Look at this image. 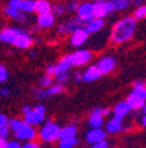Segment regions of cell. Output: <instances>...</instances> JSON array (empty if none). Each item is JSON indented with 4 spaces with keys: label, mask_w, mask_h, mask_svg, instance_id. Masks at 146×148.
<instances>
[{
    "label": "cell",
    "mask_w": 146,
    "mask_h": 148,
    "mask_svg": "<svg viewBox=\"0 0 146 148\" xmlns=\"http://www.w3.org/2000/svg\"><path fill=\"white\" fill-rule=\"evenodd\" d=\"M137 29V20L133 16H125L116 21L111 32V42L115 45H120L129 41L136 33Z\"/></svg>",
    "instance_id": "obj_1"
},
{
    "label": "cell",
    "mask_w": 146,
    "mask_h": 148,
    "mask_svg": "<svg viewBox=\"0 0 146 148\" xmlns=\"http://www.w3.org/2000/svg\"><path fill=\"white\" fill-rule=\"evenodd\" d=\"M9 127L13 131L15 136L18 140H34L37 136L36 130L33 128V126L29 123H26L25 120H18V119H11L9 120Z\"/></svg>",
    "instance_id": "obj_2"
},
{
    "label": "cell",
    "mask_w": 146,
    "mask_h": 148,
    "mask_svg": "<svg viewBox=\"0 0 146 148\" xmlns=\"http://www.w3.org/2000/svg\"><path fill=\"white\" fill-rule=\"evenodd\" d=\"M40 138L41 140L48 143L55 142V140H59V135H61V127L55 123L52 122H46L45 126L40 130Z\"/></svg>",
    "instance_id": "obj_3"
},
{
    "label": "cell",
    "mask_w": 146,
    "mask_h": 148,
    "mask_svg": "<svg viewBox=\"0 0 146 148\" xmlns=\"http://www.w3.org/2000/svg\"><path fill=\"white\" fill-rule=\"evenodd\" d=\"M25 122L32 126H36V124H41L45 120V107L42 105H37L34 108L31 110L24 114Z\"/></svg>",
    "instance_id": "obj_4"
},
{
    "label": "cell",
    "mask_w": 146,
    "mask_h": 148,
    "mask_svg": "<svg viewBox=\"0 0 146 148\" xmlns=\"http://www.w3.org/2000/svg\"><path fill=\"white\" fill-rule=\"evenodd\" d=\"M82 27H84V23L80 18L75 17V18H69L65 23H62L61 25H58L57 31L61 34H73L76 29H79Z\"/></svg>",
    "instance_id": "obj_5"
},
{
    "label": "cell",
    "mask_w": 146,
    "mask_h": 148,
    "mask_svg": "<svg viewBox=\"0 0 146 148\" xmlns=\"http://www.w3.org/2000/svg\"><path fill=\"white\" fill-rule=\"evenodd\" d=\"M76 17L80 18L83 23L90 21L91 18L95 17L94 15V3L92 1H84V3H80L78 9L75 11Z\"/></svg>",
    "instance_id": "obj_6"
},
{
    "label": "cell",
    "mask_w": 146,
    "mask_h": 148,
    "mask_svg": "<svg viewBox=\"0 0 146 148\" xmlns=\"http://www.w3.org/2000/svg\"><path fill=\"white\" fill-rule=\"evenodd\" d=\"M69 57H70V61L73 66H82V65L88 64L91 61L92 53L90 50L80 49V50H76V52L69 54Z\"/></svg>",
    "instance_id": "obj_7"
},
{
    "label": "cell",
    "mask_w": 146,
    "mask_h": 148,
    "mask_svg": "<svg viewBox=\"0 0 146 148\" xmlns=\"http://www.w3.org/2000/svg\"><path fill=\"white\" fill-rule=\"evenodd\" d=\"M109 114V110H107V108H100V107H96L91 111V114H90V126L92 128H99L104 124V116L105 115Z\"/></svg>",
    "instance_id": "obj_8"
},
{
    "label": "cell",
    "mask_w": 146,
    "mask_h": 148,
    "mask_svg": "<svg viewBox=\"0 0 146 148\" xmlns=\"http://www.w3.org/2000/svg\"><path fill=\"white\" fill-rule=\"evenodd\" d=\"M113 4L112 1H94V15L95 17L104 18L113 12Z\"/></svg>",
    "instance_id": "obj_9"
},
{
    "label": "cell",
    "mask_w": 146,
    "mask_h": 148,
    "mask_svg": "<svg viewBox=\"0 0 146 148\" xmlns=\"http://www.w3.org/2000/svg\"><path fill=\"white\" fill-rule=\"evenodd\" d=\"M22 31H24L22 28H13V27L3 28V29L0 31V41H1V42H5V44H12L13 40H15Z\"/></svg>",
    "instance_id": "obj_10"
},
{
    "label": "cell",
    "mask_w": 146,
    "mask_h": 148,
    "mask_svg": "<svg viewBox=\"0 0 146 148\" xmlns=\"http://www.w3.org/2000/svg\"><path fill=\"white\" fill-rule=\"evenodd\" d=\"M3 13L7 16V17L12 18V20H15V21L20 23V24H26L28 23V16L25 12H22V11H18V9L16 8H12V7H4L3 8Z\"/></svg>",
    "instance_id": "obj_11"
},
{
    "label": "cell",
    "mask_w": 146,
    "mask_h": 148,
    "mask_svg": "<svg viewBox=\"0 0 146 148\" xmlns=\"http://www.w3.org/2000/svg\"><path fill=\"white\" fill-rule=\"evenodd\" d=\"M90 37V33L84 29V27L79 28V29H76L73 34H70V42L74 48H79L82 46L86 41L88 40Z\"/></svg>",
    "instance_id": "obj_12"
},
{
    "label": "cell",
    "mask_w": 146,
    "mask_h": 148,
    "mask_svg": "<svg viewBox=\"0 0 146 148\" xmlns=\"http://www.w3.org/2000/svg\"><path fill=\"white\" fill-rule=\"evenodd\" d=\"M8 5L25 13L34 12V0H8Z\"/></svg>",
    "instance_id": "obj_13"
},
{
    "label": "cell",
    "mask_w": 146,
    "mask_h": 148,
    "mask_svg": "<svg viewBox=\"0 0 146 148\" xmlns=\"http://www.w3.org/2000/svg\"><path fill=\"white\" fill-rule=\"evenodd\" d=\"M33 41H34L33 37L29 34V32L24 29V31L13 40L12 45L16 46V48H18V49H28V48L33 44Z\"/></svg>",
    "instance_id": "obj_14"
},
{
    "label": "cell",
    "mask_w": 146,
    "mask_h": 148,
    "mask_svg": "<svg viewBox=\"0 0 146 148\" xmlns=\"http://www.w3.org/2000/svg\"><path fill=\"white\" fill-rule=\"evenodd\" d=\"M105 138H107V131L101 130V127H99V128H92L91 127V130L86 134V140L91 145L103 142V140H105Z\"/></svg>",
    "instance_id": "obj_15"
},
{
    "label": "cell",
    "mask_w": 146,
    "mask_h": 148,
    "mask_svg": "<svg viewBox=\"0 0 146 148\" xmlns=\"http://www.w3.org/2000/svg\"><path fill=\"white\" fill-rule=\"evenodd\" d=\"M96 66L100 70L101 74H109L116 68V60L113 58L112 56H104V57H101L99 60Z\"/></svg>",
    "instance_id": "obj_16"
},
{
    "label": "cell",
    "mask_w": 146,
    "mask_h": 148,
    "mask_svg": "<svg viewBox=\"0 0 146 148\" xmlns=\"http://www.w3.org/2000/svg\"><path fill=\"white\" fill-rule=\"evenodd\" d=\"M55 17L57 16L53 12H48V13H41V15L37 16V25L41 28V29H48V28H52L55 24Z\"/></svg>",
    "instance_id": "obj_17"
},
{
    "label": "cell",
    "mask_w": 146,
    "mask_h": 148,
    "mask_svg": "<svg viewBox=\"0 0 146 148\" xmlns=\"http://www.w3.org/2000/svg\"><path fill=\"white\" fill-rule=\"evenodd\" d=\"M65 91V87L62 83H55V85H50L49 87H46V90H41V91H37V98H48V97H53L57 95V94H61Z\"/></svg>",
    "instance_id": "obj_18"
},
{
    "label": "cell",
    "mask_w": 146,
    "mask_h": 148,
    "mask_svg": "<svg viewBox=\"0 0 146 148\" xmlns=\"http://www.w3.org/2000/svg\"><path fill=\"white\" fill-rule=\"evenodd\" d=\"M104 18H100V17H94L91 18L90 21L84 23V29L88 32L90 34H95L97 33L99 31H101L104 27Z\"/></svg>",
    "instance_id": "obj_19"
},
{
    "label": "cell",
    "mask_w": 146,
    "mask_h": 148,
    "mask_svg": "<svg viewBox=\"0 0 146 148\" xmlns=\"http://www.w3.org/2000/svg\"><path fill=\"white\" fill-rule=\"evenodd\" d=\"M103 74L100 73V70L97 69L96 65L94 66H88L86 69V71L83 73V81L84 82H94V81H97L101 77Z\"/></svg>",
    "instance_id": "obj_20"
},
{
    "label": "cell",
    "mask_w": 146,
    "mask_h": 148,
    "mask_svg": "<svg viewBox=\"0 0 146 148\" xmlns=\"http://www.w3.org/2000/svg\"><path fill=\"white\" fill-rule=\"evenodd\" d=\"M126 103H128V106L130 107V110H141V108L145 106L146 101L142 99L141 97L136 95L134 92H132V94L128 95V98H126Z\"/></svg>",
    "instance_id": "obj_21"
},
{
    "label": "cell",
    "mask_w": 146,
    "mask_h": 148,
    "mask_svg": "<svg viewBox=\"0 0 146 148\" xmlns=\"http://www.w3.org/2000/svg\"><path fill=\"white\" fill-rule=\"evenodd\" d=\"M130 107L128 106V103H126V101L124 102H119L117 105L115 106V108H113V116L119 118V119H124L126 115L130 112Z\"/></svg>",
    "instance_id": "obj_22"
},
{
    "label": "cell",
    "mask_w": 146,
    "mask_h": 148,
    "mask_svg": "<svg viewBox=\"0 0 146 148\" xmlns=\"http://www.w3.org/2000/svg\"><path fill=\"white\" fill-rule=\"evenodd\" d=\"M52 8L53 5L49 0H34V12L37 15L52 12Z\"/></svg>",
    "instance_id": "obj_23"
},
{
    "label": "cell",
    "mask_w": 146,
    "mask_h": 148,
    "mask_svg": "<svg viewBox=\"0 0 146 148\" xmlns=\"http://www.w3.org/2000/svg\"><path fill=\"white\" fill-rule=\"evenodd\" d=\"M105 130H107V132H109V134H116V132L122 131V119H119V118L113 116L112 119L107 123Z\"/></svg>",
    "instance_id": "obj_24"
},
{
    "label": "cell",
    "mask_w": 146,
    "mask_h": 148,
    "mask_svg": "<svg viewBox=\"0 0 146 148\" xmlns=\"http://www.w3.org/2000/svg\"><path fill=\"white\" fill-rule=\"evenodd\" d=\"M76 126L74 124H69V126L61 128V135H59V140H65V139H70L76 136Z\"/></svg>",
    "instance_id": "obj_25"
},
{
    "label": "cell",
    "mask_w": 146,
    "mask_h": 148,
    "mask_svg": "<svg viewBox=\"0 0 146 148\" xmlns=\"http://www.w3.org/2000/svg\"><path fill=\"white\" fill-rule=\"evenodd\" d=\"M115 11H124L132 5V0H111Z\"/></svg>",
    "instance_id": "obj_26"
},
{
    "label": "cell",
    "mask_w": 146,
    "mask_h": 148,
    "mask_svg": "<svg viewBox=\"0 0 146 148\" xmlns=\"http://www.w3.org/2000/svg\"><path fill=\"white\" fill-rule=\"evenodd\" d=\"M133 17L136 20H145L146 18V4H141V5H137V8L134 9L133 12Z\"/></svg>",
    "instance_id": "obj_27"
},
{
    "label": "cell",
    "mask_w": 146,
    "mask_h": 148,
    "mask_svg": "<svg viewBox=\"0 0 146 148\" xmlns=\"http://www.w3.org/2000/svg\"><path fill=\"white\" fill-rule=\"evenodd\" d=\"M78 144V139L75 138H70V139H65L59 142V148H74Z\"/></svg>",
    "instance_id": "obj_28"
},
{
    "label": "cell",
    "mask_w": 146,
    "mask_h": 148,
    "mask_svg": "<svg viewBox=\"0 0 146 148\" xmlns=\"http://www.w3.org/2000/svg\"><path fill=\"white\" fill-rule=\"evenodd\" d=\"M136 95L141 97L142 99H145L146 101V85H141V86H134L133 87V91Z\"/></svg>",
    "instance_id": "obj_29"
},
{
    "label": "cell",
    "mask_w": 146,
    "mask_h": 148,
    "mask_svg": "<svg viewBox=\"0 0 146 148\" xmlns=\"http://www.w3.org/2000/svg\"><path fill=\"white\" fill-rule=\"evenodd\" d=\"M53 83V77L52 75H49V74H45V75H42L40 79V85L42 87H49L50 85Z\"/></svg>",
    "instance_id": "obj_30"
},
{
    "label": "cell",
    "mask_w": 146,
    "mask_h": 148,
    "mask_svg": "<svg viewBox=\"0 0 146 148\" xmlns=\"http://www.w3.org/2000/svg\"><path fill=\"white\" fill-rule=\"evenodd\" d=\"M52 12L54 13L55 16H62L65 12H66V7L62 5V4H55V5H53Z\"/></svg>",
    "instance_id": "obj_31"
},
{
    "label": "cell",
    "mask_w": 146,
    "mask_h": 148,
    "mask_svg": "<svg viewBox=\"0 0 146 148\" xmlns=\"http://www.w3.org/2000/svg\"><path fill=\"white\" fill-rule=\"evenodd\" d=\"M55 77V81H57V83H66L67 81H69V73L67 71H63V73H59V74H57V75H54Z\"/></svg>",
    "instance_id": "obj_32"
},
{
    "label": "cell",
    "mask_w": 146,
    "mask_h": 148,
    "mask_svg": "<svg viewBox=\"0 0 146 148\" xmlns=\"http://www.w3.org/2000/svg\"><path fill=\"white\" fill-rule=\"evenodd\" d=\"M79 1H76V0H74V1H70V3H67L66 5V11H69V12H75L76 9H78V7H79Z\"/></svg>",
    "instance_id": "obj_33"
},
{
    "label": "cell",
    "mask_w": 146,
    "mask_h": 148,
    "mask_svg": "<svg viewBox=\"0 0 146 148\" xmlns=\"http://www.w3.org/2000/svg\"><path fill=\"white\" fill-rule=\"evenodd\" d=\"M46 74H49V75H52V77H54V75H57L58 74V68L57 65H48L46 66Z\"/></svg>",
    "instance_id": "obj_34"
},
{
    "label": "cell",
    "mask_w": 146,
    "mask_h": 148,
    "mask_svg": "<svg viewBox=\"0 0 146 148\" xmlns=\"http://www.w3.org/2000/svg\"><path fill=\"white\" fill-rule=\"evenodd\" d=\"M7 78H8V71H7L5 66L0 65V82H4V81H7Z\"/></svg>",
    "instance_id": "obj_35"
},
{
    "label": "cell",
    "mask_w": 146,
    "mask_h": 148,
    "mask_svg": "<svg viewBox=\"0 0 146 148\" xmlns=\"http://www.w3.org/2000/svg\"><path fill=\"white\" fill-rule=\"evenodd\" d=\"M7 126H9L8 118H7L5 115L0 114V128H3V127H7Z\"/></svg>",
    "instance_id": "obj_36"
},
{
    "label": "cell",
    "mask_w": 146,
    "mask_h": 148,
    "mask_svg": "<svg viewBox=\"0 0 146 148\" xmlns=\"http://www.w3.org/2000/svg\"><path fill=\"white\" fill-rule=\"evenodd\" d=\"M8 135H9V126L0 128V138L7 139V138H8Z\"/></svg>",
    "instance_id": "obj_37"
},
{
    "label": "cell",
    "mask_w": 146,
    "mask_h": 148,
    "mask_svg": "<svg viewBox=\"0 0 146 148\" xmlns=\"http://www.w3.org/2000/svg\"><path fill=\"white\" fill-rule=\"evenodd\" d=\"M91 148H111L109 145H108V143L105 142V140H103V142L100 143H96V144H92Z\"/></svg>",
    "instance_id": "obj_38"
},
{
    "label": "cell",
    "mask_w": 146,
    "mask_h": 148,
    "mask_svg": "<svg viewBox=\"0 0 146 148\" xmlns=\"http://www.w3.org/2000/svg\"><path fill=\"white\" fill-rule=\"evenodd\" d=\"M5 148H21V144L16 140H12V142H8L7 143V147Z\"/></svg>",
    "instance_id": "obj_39"
},
{
    "label": "cell",
    "mask_w": 146,
    "mask_h": 148,
    "mask_svg": "<svg viewBox=\"0 0 146 148\" xmlns=\"http://www.w3.org/2000/svg\"><path fill=\"white\" fill-rule=\"evenodd\" d=\"M21 148H41V147L37 144V143H34V142H28L26 144L21 145Z\"/></svg>",
    "instance_id": "obj_40"
},
{
    "label": "cell",
    "mask_w": 146,
    "mask_h": 148,
    "mask_svg": "<svg viewBox=\"0 0 146 148\" xmlns=\"http://www.w3.org/2000/svg\"><path fill=\"white\" fill-rule=\"evenodd\" d=\"M74 81H75V82H82L83 81V74L82 73H79V71H78V73H75V75H74Z\"/></svg>",
    "instance_id": "obj_41"
},
{
    "label": "cell",
    "mask_w": 146,
    "mask_h": 148,
    "mask_svg": "<svg viewBox=\"0 0 146 148\" xmlns=\"http://www.w3.org/2000/svg\"><path fill=\"white\" fill-rule=\"evenodd\" d=\"M9 90L8 89H0V97H8Z\"/></svg>",
    "instance_id": "obj_42"
},
{
    "label": "cell",
    "mask_w": 146,
    "mask_h": 148,
    "mask_svg": "<svg viewBox=\"0 0 146 148\" xmlns=\"http://www.w3.org/2000/svg\"><path fill=\"white\" fill-rule=\"evenodd\" d=\"M146 0H132V4H134V5H141V4H145Z\"/></svg>",
    "instance_id": "obj_43"
},
{
    "label": "cell",
    "mask_w": 146,
    "mask_h": 148,
    "mask_svg": "<svg viewBox=\"0 0 146 148\" xmlns=\"http://www.w3.org/2000/svg\"><path fill=\"white\" fill-rule=\"evenodd\" d=\"M7 139H4V138H0V148H5L7 147Z\"/></svg>",
    "instance_id": "obj_44"
},
{
    "label": "cell",
    "mask_w": 146,
    "mask_h": 148,
    "mask_svg": "<svg viewBox=\"0 0 146 148\" xmlns=\"http://www.w3.org/2000/svg\"><path fill=\"white\" fill-rule=\"evenodd\" d=\"M141 122H142V126L146 128V114H143V116H142V119H141Z\"/></svg>",
    "instance_id": "obj_45"
},
{
    "label": "cell",
    "mask_w": 146,
    "mask_h": 148,
    "mask_svg": "<svg viewBox=\"0 0 146 148\" xmlns=\"http://www.w3.org/2000/svg\"><path fill=\"white\" fill-rule=\"evenodd\" d=\"M29 110H31V107H29V106H25V107L22 108V112H24V114H25V112H28V111H29Z\"/></svg>",
    "instance_id": "obj_46"
},
{
    "label": "cell",
    "mask_w": 146,
    "mask_h": 148,
    "mask_svg": "<svg viewBox=\"0 0 146 148\" xmlns=\"http://www.w3.org/2000/svg\"><path fill=\"white\" fill-rule=\"evenodd\" d=\"M141 110H142V111H143V114H146V103H145V106H143V107H142V108H141Z\"/></svg>",
    "instance_id": "obj_47"
},
{
    "label": "cell",
    "mask_w": 146,
    "mask_h": 148,
    "mask_svg": "<svg viewBox=\"0 0 146 148\" xmlns=\"http://www.w3.org/2000/svg\"><path fill=\"white\" fill-rule=\"evenodd\" d=\"M95 3H96V1H111V0H94Z\"/></svg>",
    "instance_id": "obj_48"
},
{
    "label": "cell",
    "mask_w": 146,
    "mask_h": 148,
    "mask_svg": "<svg viewBox=\"0 0 146 148\" xmlns=\"http://www.w3.org/2000/svg\"><path fill=\"white\" fill-rule=\"evenodd\" d=\"M29 56H31V57H34V56H36V52H31V54Z\"/></svg>",
    "instance_id": "obj_49"
}]
</instances>
